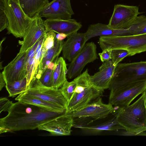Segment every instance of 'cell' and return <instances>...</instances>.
<instances>
[{
	"instance_id": "6da1fadb",
	"label": "cell",
	"mask_w": 146,
	"mask_h": 146,
	"mask_svg": "<svg viewBox=\"0 0 146 146\" xmlns=\"http://www.w3.org/2000/svg\"><path fill=\"white\" fill-rule=\"evenodd\" d=\"M8 114L0 119V127L10 132L38 128L42 124L64 114L32 104L18 101L13 103Z\"/></svg>"
},
{
	"instance_id": "7a4b0ae2",
	"label": "cell",
	"mask_w": 146,
	"mask_h": 146,
	"mask_svg": "<svg viewBox=\"0 0 146 146\" xmlns=\"http://www.w3.org/2000/svg\"><path fill=\"white\" fill-rule=\"evenodd\" d=\"M146 91L132 104L116 108L118 121L126 131L123 134L137 135L146 131Z\"/></svg>"
},
{
	"instance_id": "3957f363",
	"label": "cell",
	"mask_w": 146,
	"mask_h": 146,
	"mask_svg": "<svg viewBox=\"0 0 146 146\" xmlns=\"http://www.w3.org/2000/svg\"><path fill=\"white\" fill-rule=\"evenodd\" d=\"M99 44L102 50L123 49L129 52V56L146 52V33L121 36H101Z\"/></svg>"
},
{
	"instance_id": "277c9868",
	"label": "cell",
	"mask_w": 146,
	"mask_h": 146,
	"mask_svg": "<svg viewBox=\"0 0 146 146\" xmlns=\"http://www.w3.org/2000/svg\"><path fill=\"white\" fill-rule=\"evenodd\" d=\"M146 81V61L119 63L116 66L109 87L110 91L136 82Z\"/></svg>"
},
{
	"instance_id": "5b68a950",
	"label": "cell",
	"mask_w": 146,
	"mask_h": 146,
	"mask_svg": "<svg viewBox=\"0 0 146 146\" xmlns=\"http://www.w3.org/2000/svg\"><path fill=\"white\" fill-rule=\"evenodd\" d=\"M4 11L9 22L7 34L16 38H23L32 18L25 13L19 0H8Z\"/></svg>"
},
{
	"instance_id": "8992f818",
	"label": "cell",
	"mask_w": 146,
	"mask_h": 146,
	"mask_svg": "<svg viewBox=\"0 0 146 146\" xmlns=\"http://www.w3.org/2000/svg\"><path fill=\"white\" fill-rule=\"evenodd\" d=\"M146 91V81L133 82L110 91L109 103L114 107L122 108L129 105L140 94Z\"/></svg>"
},
{
	"instance_id": "52a82bcc",
	"label": "cell",
	"mask_w": 146,
	"mask_h": 146,
	"mask_svg": "<svg viewBox=\"0 0 146 146\" xmlns=\"http://www.w3.org/2000/svg\"><path fill=\"white\" fill-rule=\"evenodd\" d=\"M142 13L136 6L116 4L108 26L114 29H128L138 15Z\"/></svg>"
},
{
	"instance_id": "ba28073f",
	"label": "cell",
	"mask_w": 146,
	"mask_h": 146,
	"mask_svg": "<svg viewBox=\"0 0 146 146\" xmlns=\"http://www.w3.org/2000/svg\"><path fill=\"white\" fill-rule=\"evenodd\" d=\"M116 108L110 104L104 103L100 97L92 103L76 111L65 112V113L73 118L91 117L95 120L104 118L114 111Z\"/></svg>"
},
{
	"instance_id": "9c48e42d",
	"label": "cell",
	"mask_w": 146,
	"mask_h": 146,
	"mask_svg": "<svg viewBox=\"0 0 146 146\" xmlns=\"http://www.w3.org/2000/svg\"><path fill=\"white\" fill-rule=\"evenodd\" d=\"M25 92L43 100L57 105L66 110L68 102L60 89L44 86L37 79L31 81Z\"/></svg>"
},
{
	"instance_id": "30bf717a",
	"label": "cell",
	"mask_w": 146,
	"mask_h": 146,
	"mask_svg": "<svg viewBox=\"0 0 146 146\" xmlns=\"http://www.w3.org/2000/svg\"><path fill=\"white\" fill-rule=\"evenodd\" d=\"M96 44L93 42L87 43L78 54L68 65L67 76L71 79L81 74L85 66L98 58Z\"/></svg>"
},
{
	"instance_id": "8fae6325",
	"label": "cell",
	"mask_w": 146,
	"mask_h": 146,
	"mask_svg": "<svg viewBox=\"0 0 146 146\" xmlns=\"http://www.w3.org/2000/svg\"><path fill=\"white\" fill-rule=\"evenodd\" d=\"M46 31L44 21L38 14L33 17L27 27L19 52L20 55L31 48L45 35Z\"/></svg>"
},
{
	"instance_id": "7c38bea8",
	"label": "cell",
	"mask_w": 146,
	"mask_h": 146,
	"mask_svg": "<svg viewBox=\"0 0 146 146\" xmlns=\"http://www.w3.org/2000/svg\"><path fill=\"white\" fill-rule=\"evenodd\" d=\"M74 14L70 0H52L38 13L41 18L60 20L71 19Z\"/></svg>"
},
{
	"instance_id": "4fadbf2b",
	"label": "cell",
	"mask_w": 146,
	"mask_h": 146,
	"mask_svg": "<svg viewBox=\"0 0 146 146\" xmlns=\"http://www.w3.org/2000/svg\"><path fill=\"white\" fill-rule=\"evenodd\" d=\"M27 51L17 55L3 68L2 72L6 84L21 80L27 77L26 60Z\"/></svg>"
},
{
	"instance_id": "5bb4252c",
	"label": "cell",
	"mask_w": 146,
	"mask_h": 146,
	"mask_svg": "<svg viewBox=\"0 0 146 146\" xmlns=\"http://www.w3.org/2000/svg\"><path fill=\"white\" fill-rule=\"evenodd\" d=\"M74 121L73 118L65 113L42 124L38 129L48 131L53 135H69L74 125Z\"/></svg>"
},
{
	"instance_id": "9a60e30c",
	"label": "cell",
	"mask_w": 146,
	"mask_h": 146,
	"mask_svg": "<svg viewBox=\"0 0 146 146\" xmlns=\"http://www.w3.org/2000/svg\"><path fill=\"white\" fill-rule=\"evenodd\" d=\"M116 65L111 60L103 62L99 71L90 76L89 82L91 85L102 92L109 88Z\"/></svg>"
},
{
	"instance_id": "2e32d148",
	"label": "cell",
	"mask_w": 146,
	"mask_h": 146,
	"mask_svg": "<svg viewBox=\"0 0 146 146\" xmlns=\"http://www.w3.org/2000/svg\"><path fill=\"white\" fill-rule=\"evenodd\" d=\"M46 31H51L57 33H63L67 37L77 32L82 26L74 19L60 20L46 19L44 21Z\"/></svg>"
},
{
	"instance_id": "e0dca14e",
	"label": "cell",
	"mask_w": 146,
	"mask_h": 146,
	"mask_svg": "<svg viewBox=\"0 0 146 146\" xmlns=\"http://www.w3.org/2000/svg\"><path fill=\"white\" fill-rule=\"evenodd\" d=\"M102 92L90 85L81 92L74 93L71 100L68 103L66 112L79 109L90 103L92 100L100 97Z\"/></svg>"
},
{
	"instance_id": "ac0fdd59",
	"label": "cell",
	"mask_w": 146,
	"mask_h": 146,
	"mask_svg": "<svg viewBox=\"0 0 146 146\" xmlns=\"http://www.w3.org/2000/svg\"><path fill=\"white\" fill-rule=\"evenodd\" d=\"M87 41L85 33L77 32L67 37L63 44V57L71 62L80 52Z\"/></svg>"
},
{
	"instance_id": "d6986e66",
	"label": "cell",
	"mask_w": 146,
	"mask_h": 146,
	"mask_svg": "<svg viewBox=\"0 0 146 146\" xmlns=\"http://www.w3.org/2000/svg\"><path fill=\"white\" fill-rule=\"evenodd\" d=\"M85 33L87 41L98 36H121L132 35L128 29H114L109 27L107 25L100 23L90 25Z\"/></svg>"
},
{
	"instance_id": "ffe728a7",
	"label": "cell",
	"mask_w": 146,
	"mask_h": 146,
	"mask_svg": "<svg viewBox=\"0 0 146 146\" xmlns=\"http://www.w3.org/2000/svg\"><path fill=\"white\" fill-rule=\"evenodd\" d=\"M113 117L102 123L92 126H78L77 127L88 133L96 134L105 131H116L124 129L118 121L116 109L112 113Z\"/></svg>"
},
{
	"instance_id": "44dd1931",
	"label": "cell",
	"mask_w": 146,
	"mask_h": 146,
	"mask_svg": "<svg viewBox=\"0 0 146 146\" xmlns=\"http://www.w3.org/2000/svg\"><path fill=\"white\" fill-rule=\"evenodd\" d=\"M63 43V40H58L55 37L53 46L46 51L40 62L36 79H38L49 64L58 57L62 51Z\"/></svg>"
},
{
	"instance_id": "7402d4cb",
	"label": "cell",
	"mask_w": 146,
	"mask_h": 146,
	"mask_svg": "<svg viewBox=\"0 0 146 146\" xmlns=\"http://www.w3.org/2000/svg\"><path fill=\"white\" fill-rule=\"evenodd\" d=\"M16 100L44 108L55 111H65L66 110L57 105L48 102L34 96L26 92L18 95Z\"/></svg>"
},
{
	"instance_id": "603a6c76",
	"label": "cell",
	"mask_w": 146,
	"mask_h": 146,
	"mask_svg": "<svg viewBox=\"0 0 146 146\" xmlns=\"http://www.w3.org/2000/svg\"><path fill=\"white\" fill-rule=\"evenodd\" d=\"M68 69L64 58L60 57L56 58L54 61L53 69V88L59 89L67 80L66 74Z\"/></svg>"
},
{
	"instance_id": "cb8c5ba5",
	"label": "cell",
	"mask_w": 146,
	"mask_h": 146,
	"mask_svg": "<svg viewBox=\"0 0 146 146\" xmlns=\"http://www.w3.org/2000/svg\"><path fill=\"white\" fill-rule=\"evenodd\" d=\"M25 14L31 18L38 14L49 3L48 0H19Z\"/></svg>"
},
{
	"instance_id": "d4e9b609",
	"label": "cell",
	"mask_w": 146,
	"mask_h": 146,
	"mask_svg": "<svg viewBox=\"0 0 146 146\" xmlns=\"http://www.w3.org/2000/svg\"><path fill=\"white\" fill-rule=\"evenodd\" d=\"M9 96L14 97L25 92L27 89V77L19 81H15L5 85Z\"/></svg>"
},
{
	"instance_id": "484cf974",
	"label": "cell",
	"mask_w": 146,
	"mask_h": 146,
	"mask_svg": "<svg viewBox=\"0 0 146 146\" xmlns=\"http://www.w3.org/2000/svg\"><path fill=\"white\" fill-rule=\"evenodd\" d=\"M128 29L132 35L146 33V16H138Z\"/></svg>"
},
{
	"instance_id": "4316f807",
	"label": "cell",
	"mask_w": 146,
	"mask_h": 146,
	"mask_svg": "<svg viewBox=\"0 0 146 146\" xmlns=\"http://www.w3.org/2000/svg\"><path fill=\"white\" fill-rule=\"evenodd\" d=\"M76 85V82L74 79L70 82H68L67 80L60 89L68 103L71 100L74 95Z\"/></svg>"
},
{
	"instance_id": "83f0119b",
	"label": "cell",
	"mask_w": 146,
	"mask_h": 146,
	"mask_svg": "<svg viewBox=\"0 0 146 146\" xmlns=\"http://www.w3.org/2000/svg\"><path fill=\"white\" fill-rule=\"evenodd\" d=\"M53 70L47 68L42 73L40 78L37 79L39 82L43 86L53 88Z\"/></svg>"
},
{
	"instance_id": "f1b7e54d",
	"label": "cell",
	"mask_w": 146,
	"mask_h": 146,
	"mask_svg": "<svg viewBox=\"0 0 146 146\" xmlns=\"http://www.w3.org/2000/svg\"><path fill=\"white\" fill-rule=\"evenodd\" d=\"M129 52L125 49H115L111 50V60L117 65L125 57L129 56Z\"/></svg>"
},
{
	"instance_id": "f546056e",
	"label": "cell",
	"mask_w": 146,
	"mask_h": 146,
	"mask_svg": "<svg viewBox=\"0 0 146 146\" xmlns=\"http://www.w3.org/2000/svg\"><path fill=\"white\" fill-rule=\"evenodd\" d=\"M55 32H47L44 35L42 48L47 51L53 46L56 37Z\"/></svg>"
},
{
	"instance_id": "4dcf8cb0",
	"label": "cell",
	"mask_w": 146,
	"mask_h": 146,
	"mask_svg": "<svg viewBox=\"0 0 146 146\" xmlns=\"http://www.w3.org/2000/svg\"><path fill=\"white\" fill-rule=\"evenodd\" d=\"M13 103L5 97L0 98V113L3 111H8Z\"/></svg>"
},
{
	"instance_id": "1f68e13d",
	"label": "cell",
	"mask_w": 146,
	"mask_h": 146,
	"mask_svg": "<svg viewBox=\"0 0 146 146\" xmlns=\"http://www.w3.org/2000/svg\"><path fill=\"white\" fill-rule=\"evenodd\" d=\"M8 24V19L4 10L0 9V31L7 29Z\"/></svg>"
},
{
	"instance_id": "d6a6232c",
	"label": "cell",
	"mask_w": 146,
	"mask_h": 146,
	"mask_svg": "<svg viewBox=\"0 0 146 146\" xmlns=\"http://www.w3.org/2000/svg\"><path fill=\"white\" fill-rule=\"evenodd\" d=\"M111 50H104L98 55L101 61L103 62L111 60Z\"/></svg>"
},
{
	"instance_id": "836d02e7",
	"label": "cell",
	"mask_w": 146,
	"mask_h": 146,
	"mask_svg": "<svg viewBox=\"0 0 146 146\" xmlns=\"http://www.w3.org/2000/svg\"><path fill=\"white\" fill-rule=\"evenodd\" d=\"M6 82L3 77L2 72L0 74V91H1L3 88L5 86Z\"/></svg>"
},
{
	"instance_id": "e575fe53",
	"label": "cell",
	"mask_w": 146,
	"mask_h": 146,
	"mask_svg": "<svg viewBox=\"0 0 146 146\" xmlns=\"http://www.w3.org/2000/svg\"><path fill=\"white\" fill-rule=\"evenodd\" d=\"M67 37V35L64 33H58L56 36V37L58 40H63V39Z\"/></svg>"
},
{
	"instance_id": "d590c367",
	"label": "cell",
	"mask_w": 146,
	"mask_h": 146,
	"mask_svg": "<svg viewBox=\"0 0 146 146\" xmlns=\"http://www.w3.org/2000/svg\"><path fill=\"white\" fill-rule=\"evenodd\" d=\"M8 0H0V9L4 10Z\"/></svg>"
},
{
	"instance_id": "8d00e7d4",
	"label": "cell",
	"mask_w": 146,
	"mask_h": 146,
	"mask_svg": "<svg viewBox=\"0 0 146 146\" xmlns=\"http://www.w3.org/2000/svg\"><path fill=\"white\" fill-rule=\"evenodd\" d=\"M10 132V131L9 129L0 127V133L1 134L3 133Z\"/></svg>"
}]
</instances>
